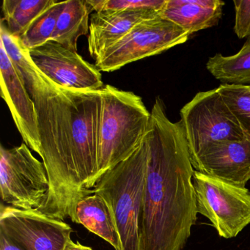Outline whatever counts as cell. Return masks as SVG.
Segmentation results:
<instances>
[{
	"instance_id": "8fae6325",
	"label": "cell",
	"mask_w": 250,
	"mask_h": 250,
	"mask_svg": "<svg viewBox=\"0 0 250 250\" xmlns=\"http://www.w3.org/2000/svg\"><path fill=\"white\" fill-rule=\"evenodd\" d=\"M1 96L11 111L24 143L40 156L41 143L36 106L24 80L0 43Z\"/></svg>"
},
{
	"instance_id": "5b68a950",
	"label": "cell",
	"mask_w": 250,
	"mask_h": 250,
	"mask_svg": "<svg viewBox=\"0 0 250 250\" xmlns=\"http://www.w3.org/2000/svg\"><path fill=\"white\" fill-rule=\"evenodd\" d=\"M181 116L192 166L212 145L247 138L217 88L197 93Z\"/></svg>"
},
{
	"instance_id": "2e32d148",
	"label": "cell",
	"mask_w": 250,
	"mask_h": 250,
	"mask_svg": "<svg viewBox=\"0 0 250 250\" xmlns=\"http://www.w3.org/2000/svg\"><path fill=\"white\" fill-rule=\"evenodd\" d=\"M90 12L86 1H66L65 8L58 18L52 41L77 52L79 38L88 34Z\"/></svg>"
},
{
	"instance_id": "4fadbf2b",
	"label": "cell",
	"mask_w": 250,
	"mask_h": 250,
	"mask_svg": "<svg viewBox=\"0 0 250 250\" xmlns=\"http://www.w3.org/2000/svg\"><path fill=\"white\" fill-rule=\"evenodd\" d=\"M162 17L153 9L105 11L94 13L90 19L88 50L95 60L125 38L143 21Z\"/></svg>"
},
{
	"instance_id": "603a6c76",
	"label": "cell",
	"mask_w": 250,
	"mask_h": 250,
	"mask_svg": "<svg viewBox=\"0 0 250 250\" xmlns=\"http://www.w3.org/2000/svg\"><path fill=\"white\" fill-rule=\"evenodd\" d=\"M0 250H26V249L0 229Z\"/></svg>"
},
{
	"instance_id": "5bb4252c",
	"label": "cell",
	"mask_w": 250,
	"mask_h": 250,
	"mask_svg": "<svg viewBox=\"0 0 250 250\" xmlns=\"http://www.w3.org/2000/svg\"><path fill=\"white\" fill-rule=\"evenodd\" d=\"M225 2L221 0H167L162 18L168 20L191 36L216 25Z\"/></svg>"
},
{
	"instance_id": "ba28073f",
	"label": "cell",
	"mask_w": 250,
	"mask_h": 250,
	"mask_svg": "<svg viewBox=\"0 0 250 250\" xmlns=\"http://www.w3.org/2000/svg\"><path fill=\"white\" fill-rule=\"evenodd\" d=\"M189 36L162 17L147 20L136 26L125 38L97 58L95 65L104 72L117 71L128 63L185 43Z\"/></svg>"
},
{
	"instance_id": "d6986e66",
	"label": "cell",
	"mask_w": 250,
	"mask_h": 250,
	"mask_svg": "<svg viewBox=\"0 0 250 250\" xmlns=\"http://www.w3.org/2000/svg\"><path fill=\"white\" fill-rule=\"evenodd\" d=\"M66 1L56 2L41 14L20 38L22 44L28 50L43 46L52 41L58 18L63 11Z\"/></svg>"
},
{
	"instance_id": "9c48e42d",
	"label": "cell",
	"mask_w": 250,
	"mask_h": 250,
	"mask_svg": "<svg viewBox=\"0 0 250 250\" xmlns=\"http://www.w3.org/2000/svg\"><path fill=\"white\" fill-rule=\"evenodd\" d=\"M0 229L26 250H63L73 229L66 222L39 210L0 208Z\"/></svg>"
},
{
	"instance_id": "7a4b0ae2",
	"label": "cell",
	"mask_w": 250,
	"mask_h": 250,
	"mask_svg": "<svg viewBox=\"0 0 250 250\" xmlns=\"http://www.w3.org/2000/svg\"><path fill=\"white\" fill-rule=\"evenodd\" d=\"M147 171L143 250H183L197 219L193 169L182 122L172 123L157 98L145 136Z\"/></svg>"
},
{
	"instance_id": "277c9868",
	"label": "cell",
	"mask_w": 250,
	"mask_h": 250,
	"mask_svg": "<svg viewBox=\"0 0 250 250\" xmlns=\"http://www.w3.org/2000/svg\"><path fill=\"white\" fill-rule=\"evenodd\" d=\"M147 162L144 138L138 149L106 172L93 189L110 208L119 236V250H143L142 219Z\"/></svg>"
},
{
	"instance_id": "ffe728a7",
	"label": "cell",
	"mask_w": 250,
	"mask_h": 250,
	"mask_svg": "<svg viewBox=\"0 0 250 250\" xmlns=\"http://www.w3.org/2000/svg\"><path fill=\"white\" fill-rule=\"evenodd\" d=\"M225 103L250 140V89L249 86L222 84L217 88Z\"/></svg>"
},
{
	"instance_id": "8992f818",
	"label": "cell",
	"mask_w": 250,
	"mask_h": 250,
	"mask_svg": "<svg viewBox=\"0 0 250 250\" xmlns=\"http://www.w3.org/2000/svg\"><path fill=\"white\" fill-rule=\"evenodd\" d=\"M50 191L47 172L23 143L0 148V192L5 204L25 210L43 212Z\"/></svg>"
},
{
	"instance_id": "6da1fadb",
	"label": "cell",
	"mask_w": 250,
	"mask_h": 250,
	"mask_svg": "<svg viewBox=\"0 0 250 250\" xmlns=\"http://www.w3.org/2000/svg\"><path fill=\"white\" fill-rule=\"evenodd\" d=\"M22 79L36 106L40 156L50 184L43 213L64 221L97 184L101 90L63 88L37 67Z\"/></svg>"
},
{
	"instance_id": "7c38bea8",
	"label": "cell",
	"mask_w": 250,
	"mask_h": 250,
	"mask_svg": "<svg viewBox=\"0 0 250 250\" xmlns=\"http://www.w3.org/2000/svg\"><path fill=\"white\" fill-rule=\"evenodd\" d=\"M193 167L206 175L245 187L250 180V140L215 143L199 157Z\"/></svg>"
},
{
	"instance_id": "9a60e30c",
	"label": "cell",
	"mask_w": 250,
	"mask_h": 250,
	"mask_svg": "<svg viewBox=\"0 0 250 250\" xmlns=\"http://www.w3.org/2000/svg\"><path fill=\"white\" fill-rule=\"evenodd\" d=\"M69 217L119 250L120 239L113 216L106 200L96 192L80 198L74 205Z\"/></svg>"
},
{
	"instance_id": "e0dca14e",
	"label": "cell",
	"mask_w": 250,
	"mask_h": 250,
	"mask_svg": "<svg viewBox=\"0 0 250 250\" xmlns=\"http://www.w3.org/2000/svg\"><path fill=\"white\" fill-rule=\"evenodd\" d=\"M206 68L223 84L250 86V37L235 55L225 57L218 53L209 58Z\"/></svg>"
},
{
	"instance_id": "3957f363",
	"label": "cell",
	"mask_w": 250,
	"mask_h": 250,
	"mask_svg": "<svg viewBox=\"0 0 250 250\" xmlns=\"http://www.w3.org/2000/svg\"><path fill=\"white\" fill-rule=\"evenodd\" d=\"M101 94L97 183L106 172L138 149L150 120V113L141 97L133 92L106 84L101 89Z\"/></svg>"
},
{
	"instance_id": "30bf717a",
	"label": "cell",
	"mask_w": 250,
	"mask_h": 250,
	"mask_svg": "<svg viewBox=\"0 0 250 250\" xmlns=\"http://www.w3.org/2000/svg\"><path fill=\"white\" fill-rule=\"evenodd\" d=\"M29 52L38 69L60 87L83 91L100 90L104 87L102 74L96 65L53 41Z\"/></svg>"
},
{
	"instance_id": "ac0fdd59",
	"label": "cell",
	"mask_w": 250,
	"mask_h": 250,
	"mask_svg": "<svg viewBox=\"0 0 250 250\" xmlns=\"http://www.w3.org/2000/svg\"><path fill=\"white\" fill-rule=\"evenodd\" d=\"M55 2V0H4L2 20L9 33L20 39L30 24Z\"/></svg>"
},
{
	"instance_id": "d4e9b609",
	"label": "cell",
	"mask_w": 250,
	"mask_h": 250,
	"mask_svg": "<svg viewBox=\"0 0 250 250\" xmlns=\"http://www.w3.org/2000/svg\"><path fill=\"white\" fill-rule=\"evenodd\" d=\"M249 87H250V86H249Z\"/></svg>"
},
{
	"instance_id": "cb8c5ba5",
	"label": "cell",
	"mask_w": 250,
	"mask_h": 250,
	"mask_svg": "<svg viewBox=\"0 0 250 250\" xmlns=\"http://www.w3.org/2000/svg\"><path fill=\"white\" fill-rule=\"evenodd\" d=\"M63 250H93V249L91 247L83 245L78 241L77 243L74 242L71 238L67 241Z\"/></svg>"
},
{
	"instance_id": "7402d4cb",
	"label": "cell",
	"mask_w": 250,
	"mask_h": 250,
	"mask_svg": "<svg viewBox=\"0 0 250 250\" xmlns=\"http://www.w3.org/2000/svg\"><path fill=\"white\" fill-rule=\"evenodd\" d=\"M233 2L235 10V34L239 39L250 37V0H235Z\"/></svg>"
},
{
	"instance_id": "52a82bcc",
	"label": "cell",
	"mask_w": 250,
	"mask_h": 250,
	"mask_svg": "<svg viewBox=\"0 0 250 250\" xmlns=\"http://www.w3.org/2000/svg\"><path fill=\"white\" fill-rule=\"evenodd\" d=\"M197 213L211 222L219 236L235 238L250 224V191L194 171Z\"/></svg>"
},
{
	"instance_id": "44dd1931",
	"label": "cell",
	"mask_w": 250,
	"mask_h": 250,
	"mask_svg": "<svg viewBox=\"0 0 250 250\" xmlns=\"http://www.w3.org/2000/svg\"><path fill=\"white\" fill-rule=\"evenodd\" d=\"M167 0H86L90 11H131L153 9L162 11Z\"/></svg>"
}]
</instances>
